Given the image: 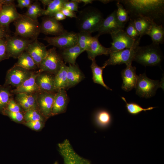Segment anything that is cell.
<instances>
[{
  "mask_svg": "<svg viewBox=\"0 0 164 164\" xmlns=\"http://www.w3.org/2000/svg\"><path fill=\"white\" fill-rule=\"evenodd\" d=\"M25 51L30 56L39 68L40 64L47 54V50L45 45L37 39L28 45Z\"/></svg>",
  "mask_w": 164,
  "mask_h": 164,
  "instance_id": "obj_16",
  "label": "cell"
},
{
  "mask_svg": "<svg viewBox=\"0 0 164 164\" xmlns=\"http://www.w3.org/2000/svg\"><path fill=\"white\" fill-rule=\"evenodd\" d=\"M127 11L130 19L146 17L158 25L164 22V0H118Z\"/></svg>",
  "mask_w": 164,
  "mask_h": 164,
  "instance_id": "obj_1",
  "label": "cell"
},
{
  "mask_svg": "<svg viewBox=\"0 0 164 164\" xmlns=\"http://www.w3.org/2000/svg\"><path fill=\"white\" fill-rule=\"evenodd\" d=\"M92 61L91 66L92 73V79L95 83L100 84L107 90L112 91V89L108 87L104 83L103 77V71L104 67H100L97 64L95 60Z\"/></svg>",
  "mask_w": 164,
  "mask_h": 164,
  "instance_id": "obj_30",
  "label": "cell"
},
{
  "mask_svg": "<svg viewBox=\"0 0 164 164\" xmlns=\"http://www.w3.org/2000/svg\"><path fill=\"white\" fill-rule=\"evenodd\" d=\"M136 68L132 65L126 66L121 72L123 80L121 88L125 91H129L135 88L138 75L136 72Z\"/></svg>",
  "mask_w": 164,
  "mask_h": 164,
  "instance_id": "obj_18",
  "label": "cell"
},
{
  "mask_svg": "<svg viewBox=\"0 0 164 164\" xmlns=\"http://www.w3.org/2000/svg\"><path fill=\"white\" fill-rule=\"evenodd\" d=\"M44 10L42 8L39 3L36 1L27 8L26 12L24 14L33 20L38 21V18L43 15Z\"/></svg>",
  "mask_w": 164,
  "mask_h": 164,
  "instance_id": "obj_33",
  "label": "cell"
},
{
  "mask_svg": "<svg viewBox=\"0 0 164 164\" xmlns=\"http://www.w3.org/2000/svg\"><path fill=\"white\" fill-rule=\"evenodd\" d=\"M112 42L108 48L109 55L112 52L126 49L136 47L139 46L141 39L135 40L129 37L124 30H121L111 34Z\"/></svg>",
  "mask_w": 164,
  "mask_h": 164,
  "instance_id": "obj_7",
  "label": "cell"
},
{
  "mask_svg": "<svg viewBox=\"0 0 164 164\" xmlns=\"http://www.w3.org/2000/svg\"><path fill=\"white\" fill-rule=\"evenodd\" d=\"M10 58L7 49L5 38L0 40V62Z\"/></svg>",
  "mask_w": 164,
  "mask_h": 164,
  "instance_id": "obj_40",
  "label": "cell"
},
{
  "mask_svg": "<svg viewBox=\"0 0 164 164\" xmlns=\"http://www.w3.org/2000/svg\"><path fill=\"white\" fill-rule=\"evenodd\" d=\"M67 67L68 66L64 63L54 75V85L56 91L60 89H67Z\"/></svg>",
  "mask_w": 164,
  "mask_h": 164,
  "instance_id": "obj_28",
  "label": "cell"
},
{
  "mask_svg": "<svg viewBox=\"0 0 164 164\" xmlns=\"http://www.w3.org/2000/svg\"><path fill=\"white\" fill-rule=\"evenodd\" d=\"M117 2V9L116 12L117 18L120 22L125 25L130 19L129 16L123 5L120 2Z\"/></svg>",
  "mask_w": 164,
  "mask_h": 164,
  "instance_id": "obj_37",
  "label": "cell"
},
{
  "mask_svg": "<svg viewBox=\"0 0 164 164\" xmlns=\"http://www.w3.org/2000/svg\"><path fill=\"white\" fill-rule=\"evenodd\" d=\"M58 150L63 159L64 164H92L87 159L78 155L69 140L66 139L58 144Z\"/></svg>",
  "mask_w": 164,
  "mask_h": 164,
  "instance_id": "obj_8",
  "label": "cell"
},
{
  "mask_svg": "<svg viewBox=\"0 0 164 164\" xmlns=\"http://www.w3.org/2000/svg\"><path fill=\"white\" fill-rule=\"evenodd\" d=\"M79 4L81 3H83L84 5L85 6L89 4L92 3L94 0H76Z\"/></svg>",
  "mask_w": 164,
  "mask_h": 164,
  "instance_id": "obj_50",
  "label": "cell"
},
{
  "mask_svg": "<svg viewBox=\"0 0 164 164\" xmlns=\"http://www.w3.org/2000/svg\"><path fill=\"white\" fill-rule=\"evenodd\" d=\"M148 35L151 38L153 43L159 45L163 43L164 29L162 25H158L153 21Z\"/></svg>",
  "mask_w": 164,
  "mask_h": 164,
  "instance_id": "obj_29",
  "label": "cell"
},
{
  "mask_svg": "<svg viewBox=\"0 0 164 164\" xmlns=\"http://www.w3.org/2000/svg\"><path fill=\"white\" fill-rule=\"evenodd\" d=\"M9 29L0 26V40L10 35Z\"/></svg>",
  "mask_w": 164,
  "mask_h": 164,
  "instance_id": "obj_47",
  "label": "cell"
},
{
  "mask_svg": "<svg viewBox=\"0 0 164 164\" xmlns=\"http://www.w3.org/2000/svg\"><path fill=\"white\" fill-rule=\"evenodd\" d=\"M53 164H59L58 162L57 161H56Z\"/></svg>",
  "mask_w": 164,
  "mask_h": 164,
  "instance_id": "obj_54",
  "label": "cell"
},
{
  "mask_svg": "<svg viewBox=\"0 0 164 164\" xmlns=\"http://www.w3.org/2000/svg\"><path fill=\"white\" fill-rule=\"evenodd\" d=\"M4 111L6 114L13 121L20 122L24 119V115L21 112H13L5 110Z\"/></svg>",
  "mask_w": 164,
  "mask_h": 164,
  "instance_id": "obj_41",
  "label": "cell"
},
{
  "mask_svg": "<svg viewBox=\"0 0 164 164\" xmlns=\"http://www.w3.org/2000/svg\"><path fill=\"white\" fill-rule=\"evenodd\" d=\"M13 22L15 27V36L32 40L37 39L40 33V24L38 21L22 14Z\"/></svg>",
  "mask_w": 164,
  "mask_h": 164,
  "instance_id": "obj_4",
  "label": "cell"
},
{
  "mask_svg": "<svg viewBox=\"0 0 164 164\" xmlns=\"http://www.w3.org/2000/svg\"><path fill=\"white\" fill-rule=\"evenodd\" d=\"M37 93L16 94L14 99L25 112L32 109L37 110L36 102Z\"/></svg>",
  "mask_w": 164,
  "mask_h": 164,
  "instance_id": "obj_21",
  "label": "cell"
},
{
  "mask_svg": "<svg viewBox=\"0 0 164 164\" xmlns=\"http://www.w3.org/2000/svg\"><path fill=\"white\" fill-rule=\"evenodd\" d=\"M163 81L150 79L145 73L138 75L135 86L136 94L138 96L146 98H150L155 94L157 89L163 87Z\"/></svg>",
  "mask_w": 164,
  "mask_h": 164,
  "instance_id": "obj_5",
  "label": "cell"
},
{
  "mask_svg": "<svg viewBox=\"0 0 164 164\" xmlns=\"http://www.w3.org/2000/svg\"><path fill=\"white\" fill-rule=\"evenodd\" d=\"M46 119L37 110L32 109L25 112L24 119L26 122L39 121L44 122Z\"/></svg>",
  "mask_w": 164,
  "mask_h": 164,
  "instance_id": "obj_38",
  "label": "cell"
},
{
  "mask_svg": "<svg viewBox=\"0 0 164 164\" xmlns=\"http://www.w3.org/2000/svg\"><path fill=\"white\" fill-rule=\"evenodd\" d=\"M53 17L59 21L64 20L66 18L61 11L56 13Z\"/></svg>",
  "mask_w": 164,
  "mask_h": 164,
  "instance_id": "obj_48",
  "label": "cell"
},
{
  "mask_svg": "<svg viewBox=\"0 0 164 164\" xmlns=\"http://www.w3.org/2000/svg\"><path fill=\"white\" fill-rule=\"evenodd\" d=\"M125 26L118 20L115 10L104 19L97 31V34L99 36L104 34H111L120 30H124Z\"/></svg>",
  "mask_w": 164,
  "mask_h": 164,
  "instance_id": "obj_15",
  "label": "cell"
},
{
  "mask_svg": "<svg viewBox=\"0 0 164 164\" xmlns=\"http://www.w3.org/2000/svg\"><path fill=\"white\" fill-rule=\"evenodd\" d=\"M38 71L34 72L32 75L25 81L20 85L12 90L13 94L19 93L36 94L40 92L37 85L36 79L39 74Z\"/></svg>",
  "mask_w": 164,
  "mask_h": 164,
  "instance_id": "obj_22",
  "label": "cell"
},
{
  "mask_svg": "<svg viewBox=\"0 0 164 164\" xmlns=\"http://www.w3.org/2000/svg\"><path fill=\"white\" fill-rule=\"evenodd\" d=\"M84 78V75L77 64H69L67 67V89L76 85Z\"/></svg>",
  "mask_w": 164,
  "mask_h": 164,
  "instance_id": "obj_24",
  "label": "cell"
},
{
  "mask_svg": "<svg viewBox=\"0 0 164 164\" xmlns=\"http://www.w3.org/2000/svg\"><path fill=\"white\" fill-rule=\"evenodd\" d=\"M55 47L47 50V54L40 64L39 72H46L55 75L64 63Z\"/></svg>",
  "mask_w": 164,
  "mask_h": 164,
  "instance_id": "obj_6",
  "label": "cell"
},
{
  "mask_svg": "<svg viewBox=\"0 0 164 164\" xmlns=\"http://www.w3.org/2000/svg\"><path fill=\"white\" fill-rule=\"evenodd\" d=\"M94 121L97 127L104 129L109 127L111 124L112 117L108 111L104 109H100L96 112Z\"/></svg>",
  "mask_w": 164,
  "mask_h": 164,
  "instance_id": "obj_26",
  "label": "cell"
},
{
  "mask_svg": "<svg viewBox=\"0 0 164 164\" xmlns=\"http://www.w3.org/2000/svg\"><path fill=\"white\" fill-rule=\"evenodd\" d=\"M136 48L126 49L110 53L109 59L105 62L103 66L105 68L109 65L122 64H125L126 66L132 65Z\"/></svg>",
  "mask_w": 164,
  "mask_h": 164,
  "instance_id": "obj_11",
  "label": "cell"
},
{
  "mask_svg": "<svg viewBox=\"0 0 164 164\" xmlns=\"http://www.w3.org/2000/svg\"><path fill=\"white\" fill-rule=\"evenodd\" d=\"M40 28V33L55 36L67 32L59 21L53 17L48 16L43 18Z\"/></svg>",
  "mask_w": 164,
  "mask_h": 164,
  "instance_id": "obj_14",
  "label": "cell"
},
{
  "mask_svg": "<svg viewBox=\"0 0 164 164\" xmlns=\"http://www.w3.org/2000/svg\"><path fill=\"white\" fill-rule=\"evenodd\" d=\"M55 93L40 92L37 94V110L46 119L52 116Z\"/></svg>",
  "mask_w": 164,
  "mask_h": 164,
  "instance_id": "obj_13",
  "label": "cell"
},
{
  "mask_svg": "<svg viewBox=\"0 0 164 164\" xmlns=\"http://www.w3.org/2000/svg\"><path fill=\"white\" fill-rule=\"evenodd\" d=\"M21 108L15 99L12 98L8 103L5 110L13 112H21Z\"/></svg>",
  "mask_w": 164,
  "mask_h": 164,
  "instance_id": "obj_42",
  "label": "cell"
},
{
  "mask_svg": "<svg viewBox=\"0 0 164 164\" xmlns=\"http://www.w3.org/2000/svg\"><path fill=\"white\" fill-rule=\"evenodd\" d=\"M132 19L140 37L148 35L153 21L152 20L145 17H139Z\"/></svg>",
  "mask_w": 164,
  "mask_h": 164,
  "instance_id": "obj_27",
  "label": "cell"
},
{
  "mask_svg": "<svg viewBox=\"0 0 164 164\" xmlns=\"http://www.w3.org/2000/svg\"><path fill=\"white\" fill-rule=\"evenodd\" d=\"M54 77V75L48 73L39 72L36 81L40 92L55 93L57 91L55 87Z\"/></svg>",
  "mask_w": 164,
  "mask_h": 164,
  "instance_id": "obj_20",
  "label": "cell"
},
{
  "mask_svg": "<svg viewBox=\"0 0 164 164\" xmlns=\"http://www.w3.org/2000/svg\"><path fill=\"white\" fill-rule=\"evenodd\" d=\"M68 102L69 98L65 90L61 89L58 90L55 93L52 116L65 113Z\"/></svg>",
  "mask_w": 164,
  "mask_h": 164,
  "instance_id": "obj_19",
  "label": "cell"
},
{
  "mask_svg": "<svg viewBox=\"0 0 164 164\" xmlns=\"http://www.w3.org/2000/svg\"><path fill=\"white\" fill-rule=\"evenodd\" d=\"M128 24L125 30L126 34L130 38L135 40L141 39L139 35L136 30L133 20L130 19Z\"/></svg>",
  "mask_w": 164,
  "mask_h": 164,
  "instance_id": "obj_39",
  "label": "cell"
},
{
  "mask_svg": "<svg viewBox=\"0 0 164 164\" xmlns=\"http://www.w3.org/2000/svg\"><path fill=\"white\" fill-rule=\"evenodd\" d=\"M43 39L49 45L62 50L77 44V33L73 32H67L54 37L46 36Z\"/></svg>",
  "mask_w": 164,
  "mask_h": 164,
  "instance_id": "obj_12",
  "label": "cell"
},
{
  "mask_svg": "<svg viewBox=\"0 0 164 164\" xmlns=\"http://www.w3.org/2000/svg\"><path fill=\"white\" fill-rule=\"evenodd\" d=\"M34 72L14 65L7 71L4 85L17 87L30 77Z\"/></svg>",
  "mask_w": 164,
  "mask_h": 164,
  "instance_id": "obj_9",
  "label": "cell"
},
{
  "mask_svg": "<svg viewBox=\"0 0 164 164\" xmlns=\"http://www.w3.org/2000/svg\"><path fill=\"white\" fill-rule=\"evenodd\" d=\"M79 3L76 0H67L64 4L63 8L74 12H78Z\"/></svg>",
  "mask_w": 164,
  "mask_h": 164,
  "instance_id": "obj_44",
  "label": "cell"
},
{
  "mask_svg": "<svg viewBox=\"0 0 164 164\" xmlns=\"http://www.w3.org/2000/svg\"><path fill=\"white\" fill-rule=\"evenodd\" d=\"M121 98L126 103V107L128 112L131 115H136L143 111L152 110L155 108L151 107L143 108L137 103L134 102L128 103L124 97H122Z\"/></svg>",
  "mask_w": 164,
  "mask_h": 164,
  "instance_id": "obj_36",
  "label": "cell"
},
{
  "mask_svg": "<svg viewBox=\"0 0 164 164\" xmlns=\"http://www.w3.org/2000/svg\"><path fill=\"white\" fill-rule=\"evenodd\" d=\"M44 122L39 121L26 122L25 125L30 128L35 130H39L43 126Z\"/></svg>",
  "mask_w": 164,
  "mask_h": 164,
  "instance_id": "obj_43",
  "label": "cell"
},
{
  "mask_svg": "<svg viewBox=\"0 0 164 164\" xmlns=\"http://www.w3.org/2000/svg\"><path fill=\"white\" fill-rule=\"evenodd\" d=\"M61 50L60 54L63 61L72 65L76 63L77 58L83 53L77 44Z\"/></svg>",
  "mask_w": 164,
  "mask_h": 164,
  "instance_id": "obj_25",
  "label": "cell"
},
{
  "mask_svg": "<svg viewBox=\"0 0 164 164\" xmlns=\"http://www.w3.org/2000/svg\"><path fill=\"white\" fill-rule=\"evenodd\" d=\"M17 59V62L15 64L16 65L32 71L38 68L30 56L25 51Z\"/></svg>",
  "mask_w": 164,
  "mask_h": 164,
  "instance_id": "obj_31",
  "label": "cell"
},
{
  "mask_svg": "<svg viewBox=\"0 0 164 164\" xmlns=\"http://www.w3.org/2000/svg\"><path fill=\"white\" fill-rule=\"evenodd\" d=\"M2 4L0 2V12L2 9Z\"/></svg>",
  "mask_w": 164,
  "mask_h": 164,
  "instance_id": "obj_53",
  "label": "cell"
},
{
  "mask_svg": "<svg viewBox=\"0 0 164 164\" xmlns=\"http://www.w3.org/2000/svg\"><path fill=\"white\" fill-rule=\"evenodd\" d=\"M9 86L0 85V110H5L10 100L13 98Z\"/></svg>",
  "mask_w": 164,
  "mask_h": 164,
  "instance_id": "obj_34",
  "label": "cell"
},
{
  "mask_svg": "<svg viewBox=\"0 0 164 164\" xmlns=\"http://www.w3.org/2000/svg\"><path fill=\"white\" fill-rule=\"evenodd\" d=\"M99 36L97 34L93 36L90 46L86 51L88 58L92 61L95 60L96 57L97 56L109 55L108 48L103 46L99 42L98 38Z\"/></svg>",
  "mask_w": 164,
  "mask_h": 164,
  "instance_id": "obj_23",
  "label": "cell"
},
{
  "mask_svg": "<svg viewBox=\"0 0 164 164\" xmlns=\"http://www.w3.org/2000/svg\"><path fill=\"white\" fill-rule=\"evenodd\" d=\"M61 11L66 17L75 18L77 17V15L75 12L72 11L65 8H63Z\"/></svg>",
  "mask_w": 164,
  "mask_h": 164,
  "instance_id": "obj_46",
  "label": "cell"
},
{
  "mask_svg": "<svg viewBox=\"0 0 164 164\" xmlns=\"http://www.w3.org/2000/svg\"><path fill=\"white\" fill-rule=\"evenodd\" d=\"M7 51L10 57L16 59L24 51L28 45L34 40L14 36L5 38Z\"/></svg>",
  "mask_w": 164,
  "mask_h": 164,
  "instance_id": "obj_10",
  "label": "cell"
},
{
  "mask_svg": "<svg viewBox=\"0 0 164 164\" xmlns=\"http://www.w3.org/2000/svg\"><path fill=\"white\" fill-rule=\"evenodd\" d=\"M76 19V24L79 32L91 34L97 32L104 18L97 9L88 7L80 11Z\"/></svg>",
  "mask_w": 164,
  "mask_h": 164,
  "instance_id": "obj_2",
  "label": "cell"
},
{
  "mask_svg": "<svg viewBox=\"0 0 164 164\" xmlns=\"http://www.w3.org/2000/svg\"><path fill=\"white\" fill-rule=\"evenodd\" d=\"M14 1L13 0H0V2L2 5L12 4L15 3Z\"/></svg>",
  "mask_w": 164,
  "mask_h": 164,
  "instance_id": "obj_49",
  "label": "cell"
},
{
  "mask_svg": "<svg viewBox=\"0 0 164 164\" xmlns=\"http://www.w3.org/2000/svg\"><path fill=\"white\" fill-rule=\"evenodd\" d=\"M67 1V0H51L47 9L44 10L43 15L53 17L56 13L61 11L63 8L64 3Z\"/></svg>",
  "mask_w": 164,
  "mask_h": 164,
  "instance_id": "obj_32",
  "label": "cell"
},
{
  "mask_svg": "<svg viewBox=\"0 0 164 164\" xmlns=\"http://www.w3.org/2000/svg\"><path fill=\"white\" fill-rule=\"evenodd\" d=\"M51 0H40V1L43 5L44 7L48 6Z\"/></svg>",
  "mask_w": 164,
  "mask_h": 164,
  "instance_id": "obj_51",
  "label": "cell"
},
{
  "mask_svg": "<svg viewBox=\"0 0 164 164\" xmlns=\"http://www.w3.org/2000/svg\"><path fill=\"white\" fill-rule=\"evenodd\" d=\"M77 33V44L83 53L86 51L90 46L93 36L91 34L86 32H79Z\"/></svg>",
  "mask_w": 164,
  "mask_h": 164,
  "instance_id": "obj_35",
  "label": "cell"
},
{
  "mask_svg": "<svg viewBox=\"0 0 164 164\" xmlns=\"http://www.w3.org/2000/svg\"><path fill=\"white\" fill-rule=\"evenodd\" d=\"M99 1L104 4H107L110 2H112L113 0H99Z\"/></svg>",
  "mask_w": 164,
  "mask_h": 164,
  "instance_id": "obj_52",
  "label": "cell"
},
{
  "mask_svg": "<svg viewBox=\"0 0 164 164\" xmlns=\"http://www.w3.org/2000/svg\"><path fill=\"white\" fill-rule=\"evenodd\" d=\"M21 15L18 12L15 3L3 5L0 12V26L9 29L10 23L17 20Z\"/></svg>",
  "mask_w": 164,
  "mask_h": 164,
  "instance_id": "obj_17",
  "label": "cell"
},
{
  "mask_svg": "<svg viewBox=\"0 0 164 164\" xmlns=\"http://www.w3.org/2000/svg\"><path fill=\"white\" fill-rule=\"evenodd\" d=\"M163 57L159 45L152 43L137 46L135 50L133 61L145 66H154L160 65Z\"/></svg>",
  "mask_w": 164,
  "mask_h": 164,
  "instance_id": "obj_3",
  "label": "cell"
},
{
  "mask_svg": "<svg viewBox=\"0 0 164 164\" xmlns=\"http://www.w3.org/2000/svg\"><path fill=\"white\" fill-rule=\"evenodd\" d=\"M18 3L16 7L22 9L24 8H27L33 2L31 0H17Z\"/></svg>",
  "mask_w": 164,
  "mask_h": 164,
  "instance_id": "obj_45",
  "label": "cell"
}]
</instances>
